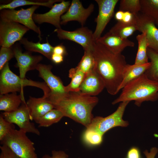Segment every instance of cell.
I'll list each match as a JSON object with an SVG mask.
<instances>
[{
  "label": "cell",
  "mask_w": 158,
  "mask_h": 158,
  "mask_svg": "<svg viewBox=\"0 0 158 158\" xmlns=\"http://www.w3.org/2000/svg\"><path fill=\"white\" fill-rule=\"evenodd\" d=\"M4 118L8 122L15 124L19 129L27 133H30L40 135V132L34 124L31 122L29 110L26 102H23L16 110L10 112L1 113Z\"/></svg>",
  "instance_id": "obj_8"
},
{
  "label": "cell",
  "mask_w": 158,
  "mask_h": 158,
  "mask_svg": "<svg viewBox=\"0 0 158 158\" xmlns=\"http://www.w3.org/2000/svg\"><path fill=\"white\" fill-rule=\"evenodd\" d=\"M27 50L40 53L50 60L53 53L54 47L47 40L45 43H41L40 41L36 43L30 41L26 38L23 37L19 41Z\"/></svg>",
  "instance_id": "obj_22"
},
{
  "label": "cell",
  "mask_w": 158,
  "mask_h": 158,
  "mask_svg": "<svg viewBox=\"0 0 158 158\" xmlns=\"http://www.w3.org/2000/svg\"><path fill=\"white\" fill-rule=\"evenodd\" d=\"M123 11L118 10L114 14V18L118 22H121L122 19Z\"/></svg>",
  "instance_id": "obj_42"
},
{
  "label": "cell",
  "mask_w": 158,
  "mask_h": 158,
  "mask_svg": "<svg viewBox=\"0 0 158 158\" xmlns=\"http://www.w3.org/2000/svg\"><path fill=\"white\" fill-rule=\"evenodd\" d=\"M20 130H13L0 141L6 145L20 158H38L35 152L34 144Z\"/></svg>",
  "instance_id": "obj_5"
},
{
  "label": "cell",
  "mask_w": 158,
  "mask_h": 158,
  "mask_svg": "<svg viewBox=\"0 0 158 158\" xmlns=\"http://www.w3.org/2000/svg\"><path fill=\"white\" fill-rule=\"evenodd\" d=\"M158 151V149L155 147H154L151 149L150 152H148V151L146 150L143 153L146 156V158H154Z\"/></svg>",
  "instance_id": "obj_40"
},
{
  "label": "cell",
  "mask_w": 158,
  "mask_h": 158,
  "mask_svg": "<svg viewBox=\"0 0 158 158\" xmlns=\"http://www.w3.org/2000/svg\"><path fill=\"white\" fill-rule=\"evenodd\" d=\"M126 158H141L139 150L136 147H132L128 151Z\"/></svg>",
  "instance_id": "obj_38"
},
{
  "label": "cell",
  "mask_w": 158,
  "mask_h": 158,
  "mask_svg": "<svg viewBox=\"0 0 158 158\" xmlns=\"http://www.w3.org/2000/svg\"><path fill=\"white\" fill-rule=\"evenodd\" d=\"M54 32L56 33L59 39L74 42L81 45L84 51H93L94 49L95 41L93 32L87 27L82 26L73 31L56 28Z\"/></svg>",
  "instance_id": "obj_10"
},
{
  "label": "cell",
  "mask_w": 158,
  "mask_h": 158,
  "mask_svg": "<svg viewBox=\"0 0 158 158\" xmlns=\"http://www.w3.org/2000/svg\"><path fill=\"white\" fill-rule=\"evenodd\" d=\"M138 30L136 23H126L118 22L110 29L109 32L123 39H128Z\"/></svg>",
  "instance_id": "obj_26"
},
{
  "label": "cell",
  "mask_w": 158,
  "mask_h": 158,
  "mask_svg": "<svg viewBox=\"0 0 158 158\" xmlns=\"http://www.w3.org/2000/svg\"><path fill=\"white\" fill-rule=\"evenodd\" d=\"M28 28L14 22L0 20V45L9 48L17 41H19L29 30Z\"/></svg>",
  "instance_id": "obj_9"
},
{
  "label": "cell",
  "mask_w": 158,
  "mask_h": 158,
  "mask_svg": "<svg viewBox=\"0 0 158 158\" xmlns=\"http://www.w3.org/2000/svg\"><path fill=\"white\" fill-rule=\"evenodd\" d=\"M140 12L158 25V0H140Z\"/></svg>",
  "instance_id": "obj_24"
},
{
  "label": "cell",
  "mask_w": 158,
  "mask_h": 158,
  "mask_svg": "<svg viewBox=\"0 0 158 158\" xmlns=\"http://www.w3.org/2000/svg\"><path fill=\"white\" fill-rule=\"evenodd\" d=\"M95 61V70L103 81L105 88L110 95L120 91L123 69L127 64L125 57L116 54L95 41L92 51Z\"/></svg>",
  "instance_id": "obj_1"
},
{
  "label": "cell",
  "mask_w": 158,
  "mask_h": 158,
  "mask_svg": "<svg viewBox=\"0 0 158 158\" xmlns=\"http://www.w3.org/2000/svg\"><path fill=\"white\" fill-rule=\"evenodd\" d=\"M29 110L31 121L37 123L46 114L54 108L53 104L47 98H36L30 96L26 103Z\"/></svg>",
  "instance_id": "obj_18"
},
{
  "label": "cell",
  "mask_w": 158,
  "mask_h": 158,
  "mask_svg": "<svg viewBox=\"0 0 158 158\" xmlns=\"http://www.w3.org/2000/svg\"><path fill=\"white\" fill-rule=\"evenodd\" d=\"M25 102L23 94L18 95L16 92L1 95L0 110L10 112L17 109L22 102Z\"/></svg>",
  "instance_id": "obj_21"
},
{
  "label": "cell",
  "mask_w": 158,
  "mask_h": 158,
  "mask_svg": "<svg viewBox=\"0 0 158 158\" xmlns=\"http://www.w3.org/2000/svg\"><path fill=\"white\" fill-rule=\"evenodd\" d=\"M60 0H13L7 4L0 5V10L5 9H14L20 6L28 5L43 6L51 8L56 2H61Z\"/></svg>",
  "instance_id": "obj_23"
},
{
  "label": "cell",
  "mask_w": 158,
  "mask_h": 158,
  "mask_svg": "<svg viewBox=\"0 0 158 158\" xmlns=\"http://www.w3.org/2000/svg\"><path fill=\"white\" fill-rule=\"evenodd\" d=\"M105 88L103 81L94 69L85 74L80 87V93L94 96Z\"/></svg>",
  "instance_id": "obj_17"
},
{
  "label": "cell",
  "mask_w": 158,
  "mask_h": 158,
  "mask_svg": "<svg viewBox=\"0 0 158 158\" xmlns=\"http://www.w3.org/2000/svg\"><path fill=\"white\" fill-rule=\"evenodd\" d=\"M15 57L13 48L1 47L0 50V70L5 65Z\"/></svg>",
  "instance_id": "obj_33"
},
{
  "label": "cell",
  "mask_w": 158,
  "mask_h": 158,
  "mask_svg": "<svg viewBox=\"0 0 158 158\" xmlns=\"http://www.w3.org/2000/svg\"><path fill=\"white\" fill-rule=\"evenodd\" d=\"M129 102L127 101L121 102L116 110L107 116L93 118L86 129L95 130L103 135L107 131L114 127L127 126L128 123L123 120L122 117L125 108Z\"/></svg>",
  "instance_id": "obj_6"
},
{
  "label": "cell",
  "mask_w": 158,
  "mask_h": 158,
  "mask_svg": "<svg viewBox=\"0 0 158 158\" xmlns=\"http://www.w3.org/2000/svg\"><path fill=\"white\" fill-rule=\"evenodd\" d=\"M64 116L60 110L54 108L42 116L37 123L40 127H48L59 122Z\"/></svg>",
  "instance_id": "obj_29"
},
{
  "label": "cell",
  "mask_w": 158,
  "mask_h": 158,
  "mask_svg": "<svg viewBox=\"0 0 158 158\" xmlns=\"http://www.w3.org/2000/svg\"><path fill=\"white\" fill-rule=\"evenodd\" d=\"M99 7V13L95 19L96 26L93 33L95 41L97 40L107 25L114 15L115 6L118 0H95Z\"/></svg>",
  "instance_id": "obj_12"
},
{
  "label": "cell",
  "mask_w": 158,
  "mask_h": 158,
  "mask_svg": "<svg viewBox=\"0 0 158 158\" xmlns=\"http://www.w3.org/2000/svg\"><path fill=\"white\" fill-rule=\"evenodd\" d=\"M0 148V158H20L6 145H1Z\"/></svg>",
  "instance_id": "obj_35"
},
{
  "label": "cell",
  "mask_w": 158,
  "mask_h": 158,
  "mask_svg": "<svg viewBox=\"0 0 158 158\" xmlns=\"http://www.w3.org/2000/svg\"><path fill=\"white\" fill-rule=\"evenodd\" d=\"M93 51H84V53L76 67L86 74L94 69L95 61Z\"/></svg>",
  "instance_id": "obj_30"
},
{
  "label": "cell",
  "mask_w": 158,
  "mask_h": 158,
  "mask_svg": "<svg viewBox=\"0 0 158 158\" xmlns=\"http://www.w3.org/2000/svg\"><path fill=\"white\" fill-rule=\"evenodd\" d=\"M136 39L138 42V47L134 64H143L149 62L147 54L148 43L145 33L138 35Z\"/></svg>",
  "instance_id": "obj_25"
},
{
  "label": "cell",
  "mask_w": 158,
  "mask_h": 158,
  "mask_svg": "<svg viewBox=\"0 0 158 158\" xmlns=\"http://www.w3.org/2000/svg\"><path fill=\"white\" fill-rule=\"evenodd\" d=\"M52 68L50 64L39 63L36 68L39 72V76L44 80L50 90L49 95L47 98L49 101L63 96L67 92L60 78L52 72Z\"/></svg>",
  "instance_id": "obj_11"
},
{
  "label": "cell",
  "mask_w": 158,
  "mask_h": 158,
  "mask_svg": "<svg viewBox=\"0 0 158 158\" xmlns=\"http://www.w3.org/2000/svg\"><path fill=\"white\" fill-rule=\"evenodd\" d=\"M15 129L13 124L6 121L1 114L0 115V141L11 131Z\"/></svg>",
  "instance_id": "obj_34"
},
{
  "label": "cell",
  "mask_w": 158,
  "mask_h": 158,
  "mask_svg": "<svg viewBox=\"0 0 158 158\" xmlns=\"http://www.w3.org/2000/svg\"><path fill=\"white\" fill-rule=\"evenodd\" d=\"M53 53L63 56L66 55L67 52L65 46L60 44L54 47Z\"/></svg>",
  "instance_id": "obj_39"
},
{
  "label": "cell",
  "mask_w": 158,
  "mask_h": 158,
  "mask_svg": "<svg viewBox=\"0 0 158 158\" xmlns=\"http://www.w3.org/2000/svg\"><path fill=\"white\" fill-rule=\"evenodd\" d=\"M63 56L53 53L51 59L54 63L56 64L59 63L63 61Z\"/></svg>",
  "instance_id": "obj_41"
},
{
  "label": "cell",
  "mask_w": 158,
  "mask_h": 158,
  "mask_svg": "<svg viewBox=\"0 0 158 158\" xmlns=\"http://www.w3.org/2000/svg\"><path fill=\"white\" fill-rule=\"evenodd\" d=\"M94 6L91 4L84 8L79 0H73L68 10L61 17V25H65L68 22L76 21L83 26L94 10Z\"/></svg>",
  "instance_id": "obj_14"
},
{
  "label": "cell",
  "mask_w": 158,
  "mask_h": 158,
  "mask_svg": "<svg viewBox=\"0 0 158 158\" xmlns=\"http://www.w3.org/2000/svg\"><path fill=\"white\" fill-rule=\"evenodd\" d=\"M135 14L127 11H123V16L121 22L126 23H136Z\"/></svg>",
  "instance_id": "obj_37"
},
{
  "label": "cell",
  "mask_w": 158,
  "mask_h": 158,
  "mask_svg": "<svg viewBox=\"0 0 158 158\" xmlns=\"http://www.w3.org/2000/svg\"><path fill=\"white\" fill-rule=\"evenodd\" d=\"M96 97L79 92H67L64 96L50 102L64 116L68 117L87 128L94 118L92 110L98 102Z\"/></svg>",
  "instance_id": "obj_2"
},
{
  "label": "cell",
  "mask_w": 158,
  "mask_h": 158,
  "mask_svg": "<svg viewBox=\"0 0 158 158\" xmlns=\"http://www.w3.org/2000/svg\"><path fill=\"white\" fill-rule=\"evenodd\" d=\"M96 41L116 54H121L126 47H132L135 45L133 42L128 39L122 38L109 31Z\"/></svg>",
  "instance_id": "obj_19"
},
{
  "label": "cell",
  "mask_w": 158,
  "mask_h": 158,
  "mask_svg": "<svg viewBox=\"0 0 158 158\" xmlns=\"http://www.w3.org/2000/svg\"><path fill=\"white\" fill-rule=\"evenodd\" d=\"M68 155L63 151L53 150L51 152V156L45 154L42 158H68Z\"/></svg>",
  "instance_id": "obj_36"
},
{
  "label": "cell",
  "mask_w": 158,
  "mask_h": 158,
  "mask_svg": "<svg viewBox=\"0 0 158 158\" xmlns=\"http://www.w3.org/2000/svg\"><path fill=\"white\" fill-rule=\"evenodd\" d=\"M147 54L151 64L145 73L149 79L158 82V53L148 47Z\"/></svg>",
  "instance_id": "obj_28"
},
{
  "label": "cell",
  "mask_w": 158,
  "mask_h": 158,
  "mask_svg": "<svg viewBox=\"0 0 158 158\" xmlns=\"http://www.w3.org/2000/svg\"><path fill=\"white\" fill-rule=\"evenodd\" d=\"M0 93L1 95L9 93L20 92L23 94V88L25 86L37 87L42 89L44 95L43 97L47 98L50 90L45 82H40L22 79L13 73L10 69L8 62H7L0 71Z\"/></svg>",
  "instance_id": "obj_4"
},
{
  "label": "cell",
  "mask_w": 158,
  "mask_h": 158,
  "mask_svg": "<svg viewBox=\"0 0 158 158\" xmlns=\"http://www.w3.org/2000/svg\"><path fill=\"white\" fill-rule=\"evenodd\" d=\"M103 135L92 130H86L83 135L85 142L90 146L100 145L102 142Z\"/></svg>",
  "instance_id": "obj_32"
},
{
  "label": "cell",
  "mask_w": 158,
  "mask_h": 158,
  "mask_svg": "<svg viewBox=\"0 0 158 158\" xmlns=\"http://www.w3.org/2000/svg\"><path fill=\"white\" fill-rule=\"evenodd\" d=\"M39 6H32L27 8L19 10L5 9L0 10L1 20L6 21L14 22L20 23L37 33L40 41L42 39L40 29L35 23L32 16Z\"/></svg>",
  "instance_id": "obj_7"
},
{
  "label": "cell",
  "mask_w": 158,
  "mask_h": 158,
  "mask_svg": "<svg viewBox=\"0 0 158 158\" xmlns=\"http://www.w3.org/2000/svg\"><path fill=\"white\" fill-rule=\"evenodd\" d=\"M158 99V82L149 79L144 73L125 86L112 104L133 100L135 104L139 107L144 101Z\"/></svg>",
  "instance_id": "obj_3"
},
{
  "label": "cell",
  "mask_w": 158,
  "mask_h": 158,
  "mask_svg": "<svg viewBox=\"0 0 158 158\" xmlns=\"http://www.w3.org/2000/svg\"><path fill=\"white\" fill-rule=\"evenodd\" d=\"M138 30L145 34L148 47L158 53V29L153 21L141 13L135 14Z\"/></svg>",
  "instance_id": "obj_13"
},
{
  "label": "cell",
  "mask_w": 158,
  "mask_h": 158,
  "mask_svg": "<svg viewBox=\"0 0 158 158\" xmlns=\"http://www.w3.org/2000/svg\"><path fill=\"white\" fill-rule=\"evenodd\" d=\"M150 62L143 64H127L123 73L122 80L119 87L122 89L129 83L138 78L145 73L150 66Z\"/></svg>",
  "instance_id": "obj_20"
},
{
  "label": "cell",
  "mask_w": 158,
  "mask_h": 158,
  "mask_svg": "<svg viewBox=\"0 0 158 158\" xmlns=\"http://www.w3.org/2000/svg\"><path fill=\"white\" fill-rule=\"evenodd\" d=\"M69 1L62 0L59 3H55L50 10L43 14L34 13L32 18L35 22L40 24L44 23L51 24L56 28H61V17L66 12L71 4Z\"/></svg>",
  "instance_id": "obj_15"
},
{
  "label": "cell",
  "mask_w": 158,
  "mask_h": 158,
  "mask_svg": "<svg viewBox=\"0 0 158 158\" xmlns=\"http://www.w3.org/2000/svg\"><path fill=\"white\" fill-rule=\"evenodd\" d=\"M85 74L76 67L71 68L69 71L68 76L71 78L70 83L65 86L66 92H79L80 87L85 76Z\"/></svg>",
  "instance_id": "obj_27"
},
{
  "label": "cell",
  "mask_w": 158,
  "mask_h": 158,
  "mask_svg": "<svg viewBox=\"0 0 158 158\" xmlns=\"http://www.w3.org/2000/svg\"><path fill=\"white\" fill-rule=\"evenodd\" d=\"M13 48L17 61V66L19 69V77L22 79H24L27 72L36 69L43 57L40 55H32L29 52H23L18 45L16 46Z\"/></svg>",
  "instance_id": "obj_16"
},
{
  "label": "cell",
  "mask_w": 158,
  "mask_h": 158,
  "mask_svg": "<svg viewBox=\"0 0 158 158\" xmlns=\"http://www.w3.org/2000/svg\"><path fill=\"white\" fill-rule=\"evenodd\" d=\"M141 10L140 0H121L119 10L130 12L134 14L139 13Z\"/></svg>",
  "instance_id": "obj_31"
}]
</instances>
